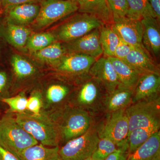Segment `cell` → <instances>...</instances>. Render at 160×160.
I'll return each mask as SVG.
<instances>
[{
    "label": "cell",
    "mask_w": 160,
    "mask_h": 160,
    "mask_svg": "<svg viewBox=\"0 0 160 160\" xmlns=\"http://www.w3.org/2000/svg\"><path fill=\"white\" fill-rule=\"evenodd\" d=\"M27 99L23 93L14 97L3 98L2 101L9 106L10 110L17 113L25 112L27 106Z\"/></svg>",
    "instance_id": "obj_32"
},
{
    "label": "cell",
    "mask_w": 160,
    "mask_h": 160,
    "mask_svg": "<svg viewBox=\"0 0 160 160\" xmlns=\"http://www.w3.org/2000/svg\"><path fill=\"white\" fill-rule=\"evenodd\" d=\"M133 89L120 85L111 93L108 94L106 105L110 112L126 109L132 102Z\"/></svg>",
    "instance_id": "obj_20"
},
{
    "label": "cell",
    "mask_w": 160,
    "mask_h": 160,
    "mask_svg": "<svg viewBox=\"0 0 160 160\" xmlns=\"http://www.w3.org/2000/svg\"><path fill=\"white\" fill-rule=\"evenodd\" d=\"M143 31L142 43L150 55L158 57L160 51L159 22L156 18L149 17L141 20Z\"/></svg>",
    "instance_id": "obj_14"
},
{
    "label": "cell",
    "mask_w": 160,
    "mask_h": 160,
    "mask_svg": "<svg viewBox=\"0 0 160 160\" xmlns=\"http://www.w3.org/2000/svg\"><path fill=\"white\" fill-rule=\"evenodd\" d=\"M7 75L4 72H0V92L6 86L7 82Z\"/></svg>",
    "instance_id": "obj_40"
},
{
    "label": "cell",
    "mask_w": 160,
    "mask_h": 160,
    "mask_svg": "<svg viewBox=\"0 0 160 160\" xmlns=\"http://www.w3.org/2000/svg\"><path fill=\"white\" fill-rule=\"evenodd\" d=\"M11 63L15 74L19 78L29 77L35 72V69L31 63L18 55L12 57Z\"/></svg>",
    "instance_id": "obj_29"
},
{
    "label": "cell",
    "mask_w": 160,
    "mask_h": 160,
    "mask_svg": "<svg viewBox=\"0 0 160 160\" xmlns=\"http://www.w3.org/2000/svg\"><path fill=\"white\" fill-rule=\"evenodd\" d=\"M116 144L107 138H100L91 157L94 160H104L118 148Z\"/></svg>",
    "instance_id": "obj_30"
},
{
    "label": "cell",
    "mask_w": 160,
    "mask_h": 160,
    "mask_svg": "<svg viewBox=\"0 0 160 160\" xmlns=\"http://www.w3.org/2000/svg\"><path fill=\"white\" fill-rule=\"evenodd\" d=\"M127 2L129 9L126 18L138 20L149 17L156 18L148 0H127Z\"/></svg>",
    "instance_id": "obj_26"
},
{
    "label": "cell",
    "mask_w": 160,
    "mask_h": 160,
    "mask_svg": "<svg viewBox=\"0 0 160 160\" xmlns=\"http://www.w3.org/2000/svg\"><path fill=\"white\" fill-rule=\"evenodd\" d=\"M59 150L58 147L49 148L37 144L23 150L18 158L21 160H60Z\"/></svg>",
    "instance_id": "obj_22"
},
{
    "label": "cell",
    "mask_w": 160,
    "mask_h": 160,
    "mask_svg": "<svg viewBox=\"0 0 160 160\" xmlns=\"http://www.w3.org/2000/svg\"><path fill=\"white\" fill-rule=\"evenodd\" d=\"M74 1H75V2H77L78 4V3L79 2H80V1H81V0H74Z\"/></svg>",
    "instance_id": "obj_43"
},
{
    "label": "cell",
    "mask_w": 160,
    "mask_h": 160,
    "mask_svg": "<svg viewBox=\"0 0 160 160\" xmlns=\"http://www.w3.org/2000/svg\"><path fill=\"white\" fill-rule=\"evenodd\" d=\"M100 42L106 57H114L120 38L111 25H102L99 28Z\"/></svg>",
    "instance_id": "obj_23"
},
{
    "label": "cell",
    "mask_w": 160,
    "mask_h": 160,
    "mask_svg": "<svg viewBox=\"0 0 160 160\" xmlns=\"http://www.w3.org/2000/svg\"><path fill=\"white\" fill-rule=\"evenodd\" d=\"M107 58L113 66L121 84L134 89L141 75L124 60L113 57Z\"/></svg>",
    "instance_id": "obj_21"
},
{
    "label": "cell",
    "mask_w": 160,
    "mask_h": 160,
    "mask_svg": "<svg viewBox=\"0 0 160 160\" xmlns=\"http://www.w3.org/2000/svg\"><path fill=\"white\" fill-rule=\"evenodd\" d=\"M89 72L95 80L102 84L108 94L122 85L113 66L106 57L98 58Z\"/></svg>",
    "instance_id": "obj_9"
},
{
    "label": "cell",
    "mask_w": 160,
    "mask_h": 160,
    "mask_svg": "<svg viewBox=\"0 0 160 160\" xmlns=\"http://www.w3.org/2000/svg\"><path fill=\"white\" fill-rule=\"evenodd\" d=\"M90 117L87 112L73 110L67 116L62 126H60L62 137L66 142L85 133L90 126Z\"/></svg>",
    "instance_id": "obj_10"
},
{
    "label": "cell",
    "mask_w": 160,
    "mask_h": 160,
    "mask_svg": "<svg viewBox=\"0 0 160 160\" xmlns=\"http://www.w3.org/2000/svg\"><path fill=\"white\" fill-rule=\"evenodd\" d=\"M97 59L87 55L66 53L56 66L58 71L69 74H80L89 72Z\"/></svg>",
    "instance_id": "obj_12"
},
{
    "label": "cell",
    "mask_w": 160,
    "mask_h": 160,
    "mask_svg": "<svg viewBox=\"0 0 160 160\" xmlns=\"http://www.w3.org/2000/svg\"><path fill=\"white\" fill-rule=\"evenodd\" d=\"M2 7V0H0V9Z\"/></svg>",
    "instance_id": "obj_42"
},
{
    "label": "cell",
    "mask_w": 160,
    "mask_h": 160,
    "mask_svg": "<svg viewBox=\"0 0 160 160\" xmlns=\"http://www.w3.org/2000/svg\"><path fill=\"white\" fill-rule=\"evenodd\" d=\"M129 132L136 128L160 126V99L158 96L133 103L126 109Z\"/></svg>",
    "instance_id": "obj_3"
},
{
    "label": "cell",
    "mask_w": 160,
    "mask_h": 160,
    "mask_svg": "<svg viewBox=\"0 0 160 160\" xmlns=\"http://www.w3.org/2000/svg\"><path fill=\"white\" fill-rule=\"evenodd\" d=\"M160 126L136 128L128 133L127 142L128 152L131 153L147 141L153 133L159 130Z\"/></svg>",
    "instance_id": "obj_25"
},
{
    "label": "cell",
    "mask_w": 160,
    "mask_h": 160,
    "mask_svg": "<svg viewBox=\"0 0 160 160\" xmlns=\"http://www.w3.org/2000/svg\"><path fill=\"white\" fill-rule=\"evenodd\" d=\"M128 154V145L126 142L104 160H126Z\"/></svg>",
    "instance_id": "obj_36"
},
{
    "label": "cell",
    "mask_w": 160,
    "mask_h": 160,
    "mask_svg": "<svg viewBox=\"0 0 160 160\" xmlns=\"http://www.w3.org/2000/svg\"><path fill=\"white\" fill-rule=\"evenodd\" d=\"M42 107V102L41 96L38 92L32 95L27 99L26 109L34 115L38 116L41 113Z\"/></svg>",
    "instance_id": "obj_34"
},
{
    "label": "cell",
    "mask_w": 160,
    "mask_h": 160,
    "mask_svg": "<svg viewBox=\"0 0 160 160\" xmlns=\"http://www.w3.org/2000/svg\"><path fill=\"white\" fill-rule=\"evenodd\" d=\"M98 132L89 128L82 135L69 140L59 150L62 160H83L91 157L99 141Z\"/></svg>",
    "instance_id": "obj_4"
},
{
    "label": "cell",
    "mask_w": 160,
    "mask_h": 160,
    "mask_svg": "<svg viewBox=\"0 0 160 160\" xmlns=\"http://www.w3.org/2000/svg\"><path fill=\"white\" fill-rule=\"evenodd\" d=\"M112 26L121 39L132 46L143 47V28L141 20L124 18L114 22Z\"/></svg>",
    "instance_id": "obj_11"
},
{
    "label": "cell",
    "mask_w": 160,
    "mask_h": 160,
    "mask_svg": "<svg viewBox=\"0 0 160 160\" xmlns=\"http://www.w3.org/2000/svg\"><path fill=\"white\" fill-rule=\"evenodd\" d=\"M160 89V74L149 73L142 75L133 89L132 102L158 95Z\"/></svg>",
    "instance_id": "obj_15"
},
{
    "label": "cell",
    "mask_w": 160,
    "mask_h": 160,
    "mask_svg": "<svg viewBox=\"0 0 160 160\" xmlns=\"http://www.w3.org/2000/svg\"><path fill=\"white\" fill-rule=\"evenodd\" d=\"M123 60L140 75L149 73L160 74L158 66L144 47L134 46Z\"/></svg>",
    "instance_id": "obj_13"
},
{
    "label": "cell",
    "mask_w": 160,
    "mask_h": 160,
    "mask_svg": "<svg viewBox=\"0 0 160 160\" xmlns=\"http://www.w3.org/2000/svg\"><path fill=\"white\" fill-rule=\"evenodd\" d=\"M126 160H160L159 130L133 152L129 153Z\"/></svg>",
    "instance_id": "obj_18"
},
{
    "label": "cell",
    "mask_w": 160,
    "mask_h": 160,
    "mask_svg": "<svg viewBox=\"0 0 160 160\" xmlns=\"http://www.w3.org/2000/svg\"><path fill=\"white\" fill-rule=\"evenodd\" d=\"M99 28L95 29L79 38L66 42V45L63 46L66 53H80L96 59L99 58L103 53L100 42Z\"/></svg>",
    "instance_id": "obj_8"
},
{
    "label": "cell",
    "mask_w": 160,
    "mask_h": 160,
    "mask_svg": "<svg viewBox=\"0 0 160 160\" xmlns=\"http://www.w3.org/2000/svg\"><path fill=\"white\" fill-rule=\"evenodd\" d=\"M69 89L66 86L53 85L49 86L46 92V98L50 102L57 103L62 101L68 94Z\"/></svg>",
    "instance_id": "obj_33"
},
{
    "label": "cell",
    "mask_w": 160,
    "mask_h": 160,
    "mask_svg": "<svg viewBox=\"0 0 160 160\" xmlns=\"http://www.w3.org/2000/svg\"><path fill=\"white\" fill-rule=\"evenodd\" d=\"M0 33L12 46L21 48L27 43L31 31L25 26L7 21L5 25L0 27Z\"/></svg>",
    "instance_id": "obj_19"
},
{
    "label": "cell",
    "mask_w": 160,
    "mask_h": 160,
    "mask_svg": "<svg viewBox=\"0 0 160 160\" xmlns=\"http://www.w3.org/2000/svg\"><path fill=\"white\" fill-rule=\"evenodd\" d=\"M18 124L43 146L58 147L62 138L59 125L43 112L38 116L27 112L17 113Z\"/></svg>",
    "instance_id": "obj_1"
},
{
    "label": "cell",
    "mask_w": 160,
    "mask_h": 160,
    "mask_svg": "<svg viewBox=\"0 0 160 160\" xmlns=\"http://www.w3.org/2000/svg\"><path fill=\"white\" fill-rule=\"evenodd\" d=\"M102 25L101 21L94 17L82 13L61 26L58 32L57 38L62 42H68L100 28Z\"/></svg>",
    "instance_id": "obj_6"
},
{
    "label": "cell",
    "mask_w": 160,
    "mask_h": 160,
    "mask_svg": "<svg viewBox=\"0 0 160 160\" xmlns=\"http://www.w3.org/2000/svg\"><path fill=\"white\" fill-rule=\"evenodd\" d=\"M56 39L54 35L49 32L36 33L29 37L26 45L27 48L33 52L55 42Z\"/></svg>",
    "instance_id": "obj_28"
},
{
    "label": "cell",
    "mask_w": 160,
    "mask_h": 160,
    "mask_svg": "<svg viewBox=\"0 0 160 160\" xmlns=\"http://www.w3.org/2000/svg\"><path fill=\"white\" fill-rule=\"evenodd\" d=\"M126 109L112 112L105 125L98 132L99 138L109 139L118 147L127 142L129 127Z\"/></svg>",
    "instance_id": "obj_7"
},
{
    "label": "cell",
    "mask_w": 160,
    "mask_h": 160,
    "mask_svg": "<svg viewBox=\"0 0 160 160\" xmlns=\"http://www.w3.org/2000/svg\"><path fill=\"white\" fill-rule=\"evenodd\" d=\"M90 81L83 85L78 96V101L80 104L86 106L91 105L95 102L98 96V82Z\"/></svg>",
    "instance_id": "obj_27"
},
{
    "label": "cell",
    "mask_w": 160,
    "mask_h": 160,
    "mask_svg": "<svg viewBox=\"0 0 160 160\" xmlns=\"http://www.w3.org/2000/svg\"></svg>",
    "instance_id": "obj_44"
},
{
    "label": "cell",
    "mask_w": 160,
    "mask_h": 160,
    "mask_svg": "<svg viewBox=\"0 0 160 160\" xmlns=\"http://www.w3.org/2000/svg\"><path fill=\"white\" fill-rule=\"evenodd\" d=\"M40 6L29 3L11 6L4 9L7 21L23 26L34 21L39 12Z\"/></svg>",
    "instance_id": "obj_16"
},
{
    "label": "cell",
    "mask_w": 160,
    "mask_h": 160,
    "mask_svg": "<svg viewBox=\"0 0 160 160\" xmlns=\"http://www.w3.org/2000/svg\"><path fill=\"white\" fill-rule=\"evenodd\" d=\"M0 160H21L15 155L0 146Z\"/></svg>",
    "instance_id": "obj_38"
},
{
    "label": "cell",
    "mask_w": 160,
    "mask_h": 160,
    "mask_svg": "<svg viewBox=\"0 0 160 160\" xmlns=\"http://www.w3.org/2000/svg\"><path fill=\"white\" fill-rule=\"evenodd\" d=\"M78 10V5L74 0H44L35 26L39 29L47 27Z\"/></svg>",
    "instance_id": "obj_5"
},
{
    "label": "cell",
    "mask_w": 160,
    "mask_h": 160,
    "mask_svg": "<svg viewBox=\"0 0 160 160\" xmlns=\"http://www.w3.org/2000/svg\"><path fill=\"white\" fill-rule=\"evenodd\" d=\"M156 18L159 22L160 21V0H148Z\"/></svg>",
    "instance_id": "obj_39"
},
{
    "label": "cell",
    "mask_w": 160,
    "mask_h": 160,
    "mask_svg": "<svg viewBox=\"0 0 160 160\" xmlns=\"http://www.w3.org/2000/svg\"><path fill=\"white\" fill-rule=\"evenodd\" d=\"M38 143L11 116L6 114L0 119V146L18 158L23 150Z\"/></svg>",
    "instance_id": "obj_2"
},
{
    "label": "cell",
    "mask_w": 160,
    "mask_h": 160,
    "mask_svg": "<svg viewBox=\"0 0 160 160\" xmlns=\"http://www.w3.org/2000/svg\"><path fill=\"white\" fill-rule=\"evenodd\" d=\"M38 0H2V7L4 9L11 6L29 3H36Z\"/></svg>",
    "instance_id": "obj_37"
},
{
    "label": "cell",
    "mask_w": 160,
    "mask_h": 160,
    "mask_svg": "<svg viewBox=\"0 0 160 160\" xmlns=\"http://www.w3.org/2000/svg\"><path fill=\"white\" fill-rule=\"evenodd\" d=\"M134 46L120 39L119 42L115 51L114 57L121 60H124L129 54Z\"/></svg>",
    "instance_id": "obj_35"
},
{
    "label": "cell",
    "mask_w": 160,
    "mask_h": 160,
    "mask_svg": "<svg viewBox=\"0 0 160 160\" xmlns=\"http://www.w3.org/2000/svg\"><path fill=\"white\" fill-rule=\"evenodd\" d=\"M66 53L61 44L56 42L41 50L33 52L35 57L41 62L55 65L56 67Z\"/></svg>",
    "instance_id": "obj_24"
},
{
    "label": "cell",
    "mask_w": 160,
    "mask_h": 160,
    "mask_svg": "<svg viewBox=\"0 0 160 160\" xmlns=\"http://www.w3.org/2000/svg\"><path fill=\"white\" fill-rule=\"evenodd\" d=\"M111 9L113 23L127 17L128 7L127 0H107Z\"/></svg>",
    "instance_id": "obj_31"
},
{
    "label": "cell",
    "mask_w": 160,
    "mask_h": 160,
    "mask_svg": "<svg viewBox=\"0 0 160 160\" xmlns=\"http://www.w3.org/2000/svg\"><path fill=\"white\" fill-rule=\"evenodd\" d=\"M83 160H94L91 157H90L87 158Z\"/></svg>",
    "instance_id": "obj_41"
},
{
    "label": "cell",
    "mask_w": 160,
    "mask_h": 160,
    "mask_svg": "<svg viewBox=\"0 0 160 160\" xmlns=\"http://www.w3.org/2000/svg\"><path fill=\"white\" fill-rule=\"evenodd\" d=\"M78 5L81 13L94 17L103 25L113 24L112 13L107 0H81Z\"/></svg>",
    "instance_id": "obj_17"
}]
</instances>
